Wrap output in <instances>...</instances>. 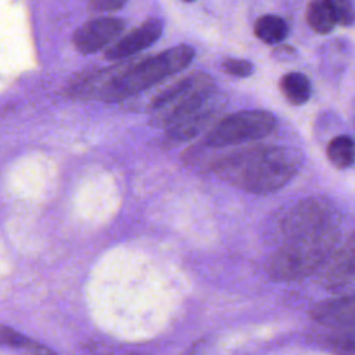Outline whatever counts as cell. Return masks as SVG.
Listing matches in <instances>:
<instances>
[{
	"instance_id": "cell-12",
	"label": "cell",
	"mask_w": 355,
	"mask_h": 355,
	"mask_svg": "<svg viewBox=\"0 0 355 355\" xmlns=\"http://www.w3.org/2000/svg\"><path fill=\"white\" fill-rule=\"evenodd\" d=\"M279 89L284 98L293 105L305 104L312 93V86L306 75L301 72H288L279 80Z\"/></svg>"
},
{
	"instance_id": "cell-13",
	"label": "cell",
	"mask_w": 355,
	"mask_h": 355,
	"mask_svg": "<svg viewBox=\"0 0 355 355\" xmlns=\"http://www.w3.org/2000/svg\"><path fill=\"white\" fill-rule=\"evenodd\" d=\"M254 33L265 44H279L288 36V25L282 17L266 14L255 21Z\"/></svg>"
},
{
	"instance_id": "cell-24",
	"label": "cell",
	"mask_w": 355,
	"mask_h": 355,
	"mask_svg": "<svg viewBox=\"0 0 355 355\" xmlns=\"http://www.w3.org/2000/svg\"><path fill=\"white\" fill-rule=\"evenodd\" d=\"M182 1H184V3H191V1H194V0H182Z\"/></svg>"
},
{
	"instance_id": "cell-25",
	"label": "cell",
	"mask_w": 355,
	"mask_h": 355,
	"mask_svg": "<svg viewBox=\"0 0 355 355\" xmlns=\"http://www.w3.org/2000/svg\"><path fill=\"white\" fill-rule=\"evenodd\" d=\"M129 355H137V354H129Z\"/></svg>"
},
{
	"instance_id": "cell-18",
	"label": "cell",
	"mask_w": 355,
	"mask_h": 355,
	"mask_svg": "<svg viewBox=\"0 0 355 355\" xmlns=\"http://www.w3.org/2000/svg\"><path fill=\"white\" fill-rule=\"evenodd\" d=\"M334 14L336 22L343 26H349L355 22V7L352 0H327Z\"/></svg>"
},
{
	"instance_id": "cell-19",
	"label": "cell",
	"mask_w": 355,
	"mask_h": 355,
	"mask_svg": "<svg viewBox=\"0 0 355 355\" xmlns=\"http://www.w3.org/2000/svg\"><path fill=\"white\" fill-rule=\"evenodd\" d=\"M333 344L341 355H355V327L340 330L334 337Z\"/></svg>"
},
{
	"instance_id": "cell-22",
	"label": "cell",
	"mask_w": 355,
	"mask_h": 355,
	"mask_svg": "<svg viewBox=\"0 0 355 355\" xmlns=\"http://www.w3.org/2000/svg\"><path fill=\"white\" fill-rule=\"evenodd\" d=\"M29 352H31V355H57V354L53 352L51 349H49V348L40 345L39 343H37L36 347H33L32 349H29Z\"/></svg>"
},
{
	"instance_id": "cell-3",
	"label": "cell",
	"mask_w": 355,
	"mask_h": 355,
	"mask_svg": "<svg viewBox=\"0 0 355 355\" xmlns=\"http://www.w3.org/2000/svg\"><path fill=\"white\" fill-rule=\"evenodd\" d=\"M338 240V229L283 240L266 262L268 275L280 282L302 279L327 262Z\"/></svg>"
},
{
	"instance_id": "cell-10",
	"label": "cell",
	"mask_w": 355,
	"mask_h": 355,
	"mask_svg": "<svg viewBox=\"0 0 355 355\" xmlns=\"http://www.w3.org/2000/svg\"><path fill=\"white\" fill-rule=\"evenodd\" d=\"M162 22L158 18H148L128 35L122 36L105 51V57L111 61L128 58L151 44H154L162 35Z\"/></svg>"
},
{
	"instance_id": "cell-2",
	"label": "cell",
	"mask_w": 355,
	"mask_h": 355,
	"mask_svg": "<svg viewBox=\"0 0 355 355\" xmlns=\"http://www.w3.org/2000/svg\"><path fill=\"white\" fill-rule=\"evenodd\" d=\"M194 58V49L178 44L155 55L119 64L101 72L97 97L105 103H116L135 96L168 76L186 69Z\"/></svg>"
},
{
	"instance_id": "cell-4",
	"label": "cell",
	"mask_w": 355,
	"mask_h": 355,
	"mask_svg": "<svg viewBox=\"0 0 355 355\" xmlns=\"http://www.w3.org/2000/svg\"><path fill=\"white\" fill-rule=\"evenodd\" d=\"M215 92L209 75L204 72L187 75L166 86L151 100L148 107L153 112L151 123L169 129L201 107Z\"/></svg>"
},
{
	"instance_id": "cell-16",
	"label": "cell",
	"mask_w": 355,
	"mask_h": 355,
	"mask_svg": "<svg viewBox=\"0 0 355 355\" xmlns=\"http://www.w3.org/2000/svg\"><path fill=\"white\" fill-rule=\"evenodd\" d=\"M36 345H37L36 341L25 337L24 334L18 333L17 330L7 327V326H0V347L25 348L29 351Z\"/></svg>"
},
{
	"instance_id": "cell-17",
	"label": "cell",
	"mask_w": 355,
	"mask_h": 355,
	"mask_svg": "<svg viewBox=\"0 0 355 355\" xmlns=\"http://www.w3.org/2000/svg\"><path fill=\"white\" fill-rule=\"evenodd\" d=\"M220 69L234 78H248L254 73L255 67L251 61L244 58H225L220 62Z\"/></svg>"
},
{
	"instance_id": "cell-8",
	"label": "cell",
	"mask_w": 355,
	"mask_h": 355,
	"mask_svg": "<svg viewBox=\"0 0 355 355\" xmlns=\"http://www.w3.org/2000/svg\"><path fill=\"white\" fill-rule=\"evenodd\" d=\"M123 28L125 22L119 18H96L79 26L72 35V42L82 54H92L110 44L119 36Z\"/></svg>"
},
{
	"instance_id": "cell-6",
	"label": "cell",
	"mask_w": 355,
	"mask_h": 355,
	"mask_svg": "<svg viewBox=\"0 0 355 355\" xmlns=\"http://www.w3.org/2000/svg\"><path fill=\"white\" fill-rule=\"evenodd\" d=\"M338 229L334 207L324 198L311 197L295 204L282 222L283 240Z\"/></svg>"
},
{
	"instance_id": "cell-1",
	"label": "cell",
	"mask_w": 355,
	"mask_h": 355,
	"mask_svg": "<svg viewBox=\"0 0 355 355\" xmlns=\"http://www.w3.org/2000/svg\"><path fill=\"white\" fill-rule=\"evenodd\" d=\"M301 165L302 155L295 148L259 144L219 157L211 169L234 187L252 194H269L284 187Z\"/></svg>"
},
{
	"instance_id": "cell-9",
	"label": "cell",
	"mask_w": 355,
	"mask_h": 355,
	"mask_svg": "<svg viewBox=\"0 0 355 355\" xmlns=\"http://www.w3.org/2000/svg\"><path fill=\"white\" fill-rule=\"evenodd\" d=\"M225 97L215 92L201 107H198L176 125L166 129V140L171 143H179L196 137L214 122L216 115L225 107Z\"/></svg>"
},
{
	"instance_id": "cell-14",
	"label": "cell",
	"mask_w": 355,
	"mask_h": 355,
	"mask_svg": "<svg viewBox=\"0 0 355 355\" xmlns=\"http://www.w3.org/2000/svg\"><path fill=\"white\" fill-rule=\"evenodd\" d=\"M305 19L308 26L319 35H327L337 25L327 0H311L305 10Z\"/></svg>"
},
{
	"instance_id": "cell-23",
	"label": "cell",
	"mask_w": 355,
	"mask_h": 355,
	"mask_svg": "<svg viewBox=\"0 0 355 355\" xmlns=\"http://www.w3.org/2000/svg\"><path fill=\"white\" fill-rule=\"evenodd\" d=\"M352 121H354V126H355V101L352 103Z\"/></svg>"
},
{
	"instance_id": "cell-7",
	"label": "cell",
	"mask_w": 355,
	"mask_h": 355,
	"mask_svg": "<svg viewBox=\"0 0 355 355\" xmlns=\"http://www.w3.org/2000/svg\"><path fill=\"white\" fill-rule=\"evenodd\" d=\"M326 263L323 275L326 288L348 295L349 290L355 288V232L337 251H333Z\"/></svg>"
},
{
	"instance_id": "cell-21",
	"label": "cell",
	"mask_w": 355,
	"mask_h": 355,
	"mask_svg": "<svg viewBox=\"0 0 355 355\" xmlns=\"http://www.w3.org/2000/svg\"><path fill=\"white\" fill-rule=\"evenodd\" d=\"M294 55H295V49L291 47V46L282 44V46L275 47V50H273V57L280 60V61L291 60V58H294Z\"/></svg>"
},
{
	"instance_id": "cell-5",
	"label": "cell",
	"mask_w": 355,
	"mask_h": 355,
	"mask_svg": "<svg viewBox=\"0 0 355 355\" xmlns=\"http://www.w3.org/2000/svg\"><path fill=\"white\" fill-rule=\"evenodd\" d=\"M277 119L270 111L243 110L219 119L205 135V144L214 148L237 146L270 135Z\"/></svg>"
},
{
	"instance_id": "cell-11",
	"label": "cell",
	"mask_w": 355,
	"mask_h": 355,
	"mask_svg": "<svg viewBox=\"0 0 355 355\" xmlns=\"http://www.w3.org/2000/svg\"><path fill=\"white\" fill-rule=\"evenodd\" d=\"M312 318L324 326L338 330L355 327V294L318 304L312 309Z\"/></svg>"
},
{
	"instance_id": "cell-15",
	"label": "cell",
	"mask_w": 355,
	"mask_h": 355,
	"mask_svg": "<svg viewBox=\"0 0 355 355\" xmlns=\"http://www.w3.org/2000/svg\"><path fill=\"white\" fill-rule=\"evenodd\" d=\"M330 164L337 169H347L355 162V140L348 135L333 137L326 147Z\"/></svg>"
},
{
	"instance_id": "cell-20",
	"label": "cell",
	"mask_w": 355,
	"mask_h": 355,
	"mask_svg": "<svg viewBox=\"0 0 355 355\" xmlns=\"http://www.w3.org/2000/svg\"><path fill=\"white\" fill-rule=\"evenodd\" d=\"M126 0H89L92 8L98 11H115L123 7Z\"/></svg>"
}]
</instances>
